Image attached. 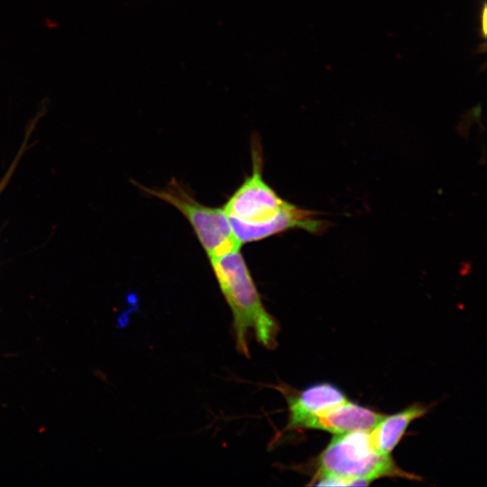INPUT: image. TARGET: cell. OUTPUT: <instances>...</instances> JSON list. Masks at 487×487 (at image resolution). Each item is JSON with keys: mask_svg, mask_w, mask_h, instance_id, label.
<instances>
[{"mask_svg": "<svg viewBox=\"0 0 487 487\" xmlns=\"http://www.w3.org/2000/svg\"><path fill=\"white\" fill-rule=\"evenodd\" d=\"M252 142V174L222 208L228 218L249 225H262L272 221L287 201L264 180L262 147L257 139Z\"/></svg>", "mask_w": 487, "mask_h": 487, "instance_id": "4", "label": "cell"}, {"mask_svg": "<svg viewBox=\"0 0 487 487\" xmlns=\"http://www.w3.org/2000/svg\"><path fill=\"white\" fill-rule=\"evenodd\" d=\"M140 188L171 205L186 217L209 259L241 247L223 208L199 203L178 181L172 179L163 188H150L141 185Z\"/></svg>", "mask_w": 487, "mask_h": 487, "instance_id": "3", "label": "cell"}, {"mask_svg": "<svg viewBox=\"0 0 487 487\" xmlns=\"http://www.w3.org/2000/svg\"><path fill=\"white\" fill-rule=\"evenodd\" d=\"M345 479L381 477L414 478L399 468L390 455L379 453L373 446L370 431L357 430L337 434L317 459V476Z\"/></svg>", "mask_w": 487, "mask_h": 487, "instance_id": "2", "label": "cell"}, {"mask_svg": "<svg viewBox=\"0 0 487 487\" xmlns=\"http://www.w3.org/2000/svg\"><path fill=\"white\" fill-rule=\"evenodd\" d=\"M481 32L483 37L486 36V5H484L481 14Z\"/></svg>", "mask_w": 487, "mask_h": 487, "instance_id": "9", "label": "cell"}, {"mask_svg": "<svg viewBox=\"0 0 487 487\" xmlns=\"http://www.w3.org/2000/svg\"><path fill=\"white\" fill-rule=\"evenodd\" d=\"M209 260L220 290L232 312L236 350L245 357H250L251 335L265 348H275L279 324L262 303L241 253V247Z\"/></svg>", "mask_w": 487, "mask_h": 487, "instance_id": "1", "label": "cell"}, {"mask_svg": "<svg viewBox=\"0 0 487 487\" xmlns=\"http://www.w3.org/2000/svg\"><path fill=\"white\" fill-rule=\"evenodd\" d=\"M347 400L345 393L330 383H317L287 398L288 429H302L313 416Z\"/></svg>", "mask_w": 487, "mask_h": 487, "instance_id": "7", "label": "cell"}, {"mask_svg": "<svg viewBox=\"0 0 487 487\" xmlns=\"http://www.w3.org/2000/svg\"><path fill=\"white\" fill-rule=\"evenodd\" d=\"M427 411V407L415 403L391 416H383L370 430L374 448L381 454L390 455L404 435L408 426Z\"/></svg>", "mask_w": 487, "mask_h": 487, "instance_id": "8", "label": "cell"}, {"mask_svg": "<svg viewBox=\"0 0 487 487\" xmlns=\"http://www.w3.org/2000/svg\"><path fill=\"white\" fill-rule=\"evenodd\" d=\"M382 417V414L371 409L345 400L311 417L303 428L320 429L335 434L370 431Z\"/></svg>", "mask_w": 487, "mask_h": 487, "instance_id": "6", "label": "cell"}, {"mask_svg": "<svg viewBox=\"0 0 487 487\" xmlns=\"http://www.w3.org/2000/svg\"><path fill=\"white\" fill-rule=\"evenodd\" d=\"M316 213L287 202L280 213L268 224L249 225L228 218L235 239L241 244L257 242L289 229L302 228L308 232L321 231L323 222L315 218Z\"/></svg>", "mask_w": 487, "mask_h": 487, "instance_id": "5", "label": "cell"}]
</instances>
